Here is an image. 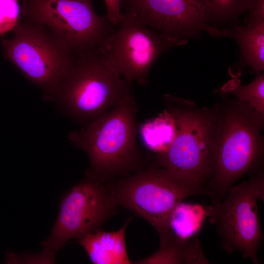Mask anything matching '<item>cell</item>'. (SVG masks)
<instances>
[{
	"label": "cell",
	"mask_w": 264,
	"mask_h": 264,
	"mask_svg": "<svg viewBox=\"0 0 264 264\" xmlns=\"http://www.w3.org/2000/svg\"><path fill=\"white\" fill-rule=\"evenodd\" d=\"M222 97L213 108L210 173L205 187L212 204L220 201L239 179L263 167L264 115L247 102Z\"/></svg>",
	"instance_id": "1"
},
{
	"label": "cell",
	"mask_w": 264,
	"mask_h": 264,
	"mask_svg": "<svg viewBox=\"0 0 264 264\" xmlns=\"http://www.w3.org/2000/svg\"><path fill=\"white\" fill-rule=\"evenodd\" d=\"M137 108L132 93L110 110L69 132V141L89 160L85 174L108 182L143 166L136 143Z\"/></svg>",
	"instance_id": "2"
},
{
	"label": "cell",
	"mask_w": 264,
	"mask_h": 264,
	"mask_svg": "<svg viewBox=\"0 0 264 264\" xmlns=\"http://www.w3.org/2000/svg\"><path fill=\"white\" fill-rule=\"evenodd\" d=\"M129 86L96 49L76 54L52 102L64 115L83 126L131 93Z\"/></svg>",
	"instance_id": "3"
},
{
	"label": "cell",
	"mask_w": 264,
	"mask_h": 264,
	"mask_svg": "<svg viewBox=\"0 0 264 264\" xmlns=\"http://www.w3.org/2000/svg\"><path fill=\"white\" fill-rule=\"evenodd\" d=\"M163 99L174 120L175 133L154 162L175 176L205 188L210 173L213 109L199 108L191 100L168 94Z\"/></svg>",
	"instance_id": "4"
},
{
	"label": "cell",
	"mask_w": 264,
	"mask_h": 264,
	"mask_svg": "<svg viewBox=\"0 0 264 264\" xmlns=\"http://www.w3.org/2000/svg\"><path fill=\"white\" fill-rule=\"evenodd\" d=\"M118 206L142 217L159 233L176 206L187 198L208 197L204 188L172 174L154 162L109 182Z\"/></svg>",
	"instance_id": "5"
},
{
	"label": "cell",
	"mask_w": 264,
	"mask_h": 264,
	"mask_svg": "<svg viewBox=\"0 0 264 264\" xmlns=\"http://www.w3.org/2000/svg\"><path fill=\"white\" fill-rule=\"evenodd\" d=\"M93 0H20V19L44 26L75 54L96 49L116 29Z\"/></svg>",
	"instance_id": "6"
},
{
	"label": "cell",
	"mask_w": 264,
	"mask_h": 264,
	"mask_svg": "<svg viewBox=\"0 0 264 264\" xmlns=\"http://www.w3.org/2000/svg\"><path fill=\"white\" fill-rule=\"evenodd\" d=\"M14 31L12 38L2 41L4 56L52 102L76 54L36 23L20 19Z\"/></svg>",
	"instance_id": "7"
},
{
	"label": "cell",
	"mask_w": 264,
	"mask_h": 264,
	"mask_svg": "<svg viewBox=\"0 0 264 264\" xmlns=\"http://www.w3.org/2000/svg\"><path fill=\"white\" fill-rule=\"evenodd\" d=\"M264 199V172L258 171L248 180L232 186L219 202L207 206L210 222L215 227L226 253L239 252L259 264L258 248L264 239L258 201Z\"/></svg>",
	"instance_id": "8"
},
{
	"label": "cell",
	"mask_w": 264,
	"mask_h": 264,
	"mask_svg": "<svg viewBox=\"0 0 264 264\" xmlns=\"http://www.w3.org/2000/svg\"><path fill=\"white\" fill-rule=\"evenodd\" d=\"M117 207L109 183L85 174L62 197L50 236L42 242V256L51 259L69 240L101 230Z\"/></svg>",
	"instance_id": "9"
},
{
	"label": "cell",
	"mask_w": 264,
	"mask_h": 264,
	"mask_svg": "<svg viewBox=\"0 0 264 264\" xmlns=\"http://www.w3.org/2000/svg\"><path fill=\"white\" fill-rule=\"evenodd\" d=\"M117 25L97 49L129 85L133 82L145 85L158 57L186 42L159 33L126 14H122Z\"/></svg>",
	"instance_id": "10"
},
{
	"label": "cell",
	"mask_w": 264,
	"mask_h": 264,
	"mask_svg": "<svg viewBox=\"0 0 264 264\" xmlns=\"http://www.w3.org/2000/svg\"><path fill=\"white\" fill-rule=\"evenodd\" d=\"M120 8L122 14L180 40L201 31L222 36L221 30L208 24L211 19L201 0H121Z\"/></svg>",
	"instance_id": "11"
},
{
	"label": "cell",
	"mask_w": 264,
	"mask_h": 264,
	"mask_svg": "<svg viewBox=\"0 0 264 264\" xmlns=\"http://www.w3.org/2000/svg\"><path fill=\"white\" fill-rule=\"evenodd\" d=\"M131 220L129 218L118 230H101L88 234L79 239L91 262L95 264H129L125 243L127 226Z\"/></svg>",
	"instance_id": "12"
},
{
	"label": "cell",
	"mask_w": 264,
	"mask_h": 264,
	"mask_svg": "<svg viewBox=\"0 0 264 264\" xmlns=\"http://www.w3.org/2000/svg\"><path fill=\"white\" fill-rule=\"evenodd\" d=\"M138 264H208L198 236L181 240L170 235L160 237L158 249Z\"/></svg>",
	"instance_id": "13"
},
{
	"label": "cell",
	"mask_w": 264,
	"mask_h": 264,
	"mask_svg": "<svg viewBox=\"0 0 264 264\" xmlns=\"http://www.w3.org/2000/svg\"><path fill=\"white\" fill-rule=\"evenodd\" d=\"M245 25L222 30L238 43L244 64L257 74L264 69V21H246Z\"/></svg>",
	"instance_id": "14"
},
{
	"label": "cell",
	"mask_w": 264,
	"mask_h": 264,
	"mask_svg": "<svg viewBox=\"0 0 264 264\" xmlns=\"http://www.w3.org/2000/svg\"><path fill=\"white\" fill-rule=\"evenodd\" d=\"M207 215V206L182 201L172 210L165 228L158 234H167L181 240L191 239L198 236Z\"/></svg>",
	"instance_id": "15"
},
{
	"label": "cell",
	"mask_w": 264,
	"mask_h": 264,
	"mask_svg": "<svg viewBox=\"0 0 264 264\" xmlns=\"http://www.w3.org/2000/svg\"><path fill=\"white\" fill-rule=\"evenodd\" d=\"M232 79L221 88L224 94L234 95L239 101L248 103L259 113L264 115V75L257 74L255 80L251 83L242 86L239 79L240 75L230 73Z\"/></svg>",
	"instance_id": "16"
},
{
	"label": "cell",
	"mask_w": 264,
	"mask_h": 264,
	"mask_svg": "<svg viewBox=\"0 0 264 264\" xmlns=\"http://www.w3.org/2000/svg\"><path fill=\"white\" fill-rule=\"evenodd\" d=\"M211 19H227L247 10L250 0H201Z\"/></svg>",
	"instance_id": "17"
},
{
	"label": "cell",
	"mask_w": 264,
	"mask_h": 264,
	"mask_svg": "<svg viewBox=\"0 0 264 264\" xmlns=\"http://www.w3.org/2000/svg\"><path fill=\"white\" fill-rule=\"evenodd\" d=\"M20 16V0H0V35L14 29Z\"/></svg>",
	"instance_id": "18"
},
{
	"label": "cell",
	"mask_w": 264,
	"mask_h": 264,
	"mask_svg": "<svg viewBox=\"0 0 264 264\" xmlns=\"http://www.w3.org/2000/svg\"><path fill=\"white\" fill-rule=\"evenodd\" d=\"M106 7V16L114 25H117L122 18L121 0H104Z\"/></svg>",
	"instance_id": "19"
}]
</instances>
